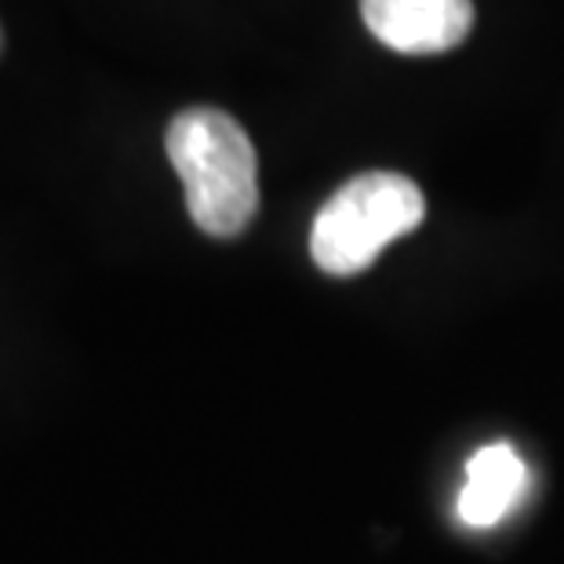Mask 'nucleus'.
<instances>
[{
	"label": "nucleus",
	"instance_id": "f257e3e1",
	"mask_svg": "<svg viewBox=\"0 0 564 564\" xmlns=\"http://www.w3.org/2000/svg\"><path fill=\"white\" fill-rule=\"evenodd\" d=\"M164 147L200 230L219 241L245 234L259 212V161L248 131L215 106H194L167 124Z\"/></svg>",
	"mask_w": 564,
	"mask_h": 564
},
{
	"label": "nucleus",
	"instance_id": "f03ea898",
	"mask_svg": "<svg viewBox=\"0 0 564 564\" xmlns=\"http://www.w3.org/2000/svg\"><path fill=\"white\" fill-rule=\"evenodd\" d=\"M426 197L398 172H365L332 194L310 230V256L332 278L365 273L382 248L419 230Z\"/></svg>",
	"mask_w": 564,
	"mask_h": 564
},
{
	"label": "nucleus",
	"instance_id": "7ed1b4c3",
	"mask_svg": "<svg viewBox=\"0 0 564 564\" xmlns=\"http://www.w3.org/2000/svg\"><path fill=\"white\" fill-rule=\"evenodd\" d=\"M371 37L401 55H441L474 30V0H361Z\"/></svg>",
	"mask_w": 564,
	"mask_h": 564
},
{
	"label": "nucleus",
	"instance_id": "20e7f679",
	"mask_svg": "<svg viewBox=\"0 0 564 564\" xmlns=\"http://www.w3.org/2000/svg\"><path fill=\"white\" fill-rule=\"evenodd\" d=\"M528 491V466L513 444H485L466 463V485L459 491V518L470 528H491L518 507Z\"/></svg>",
	"mask_w": 564,
	"mask_h": 564
},
{
	"label": "nucleus",
	"instance_id": "39448f33",
	"mask_svg": "<svg viewBox=\"0 0 564 564\" xmlns=\"http://www.w3.org/2000/svg\"><path fill=\"white\" fill-rule=\"evenodd\" d=\"M0 44H4V33H0Z\"/></svg>",
	"mask_w": 564,
	"mask_h": 564
}]
</instances>
